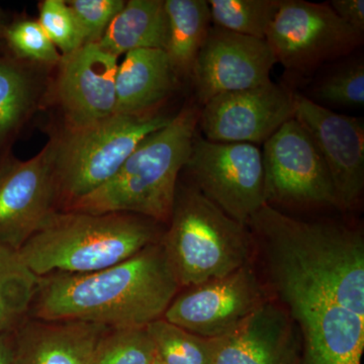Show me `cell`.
Masks as SVG:
<instances>
[{
  "instance_id": "6da1fadb",
  "label": "cell",
  "mask_w": 364,
  "mask_h": 364,
  "mask_svg": "<svg viewBox=\"0 0 364 364\" xmlns=\"http://www.w3.org/2000/svg\"><path fill=\"white\" fill-rule=\"evenodd\" d=\"M247 227L267 284L298 329V364H361V232L336 222L294 219L267 203Z\"/></svg>"
},
{
  "instance_id": "7a4b0ae2",
  "label": "cell",
  "mask_w": 364,
  "mask_h": 364,
  "mask_svg": "<svg viewBox=\"0 0 364 364\" xmlns=\"http://www.w3.org/2000/svg\"><path fill=\"white\" fill-rule=\"evenodd\" d=\"M181 289L161 242L98 272L41 277L30 317L80 321L112 329L163 318Z\"/></svg>"
},
{
  "instance_id": "3957f363",
  "label": "cell",
  "mask_w": 364,
  "mask_h": 364,
  "mask_svg": "<svg viewBox=\"0 0 364 364\" xmlns=\"http://www.w3.org/2000/svg\"><path fill=\"white\" fill-rule=\"evenodd\" d=\"M200 109L186 105L166 126L136 146L107 183L70 203L68 210L88 214H132L168 223L178 176L198 133Z\"/></svg>"
},
{
  "instance_id": "277c9868",
  "label": "cell",
  "mask_w": 364,
  "mask_h": 364,
  "mask_svg": "<svg viewBox=\"0 0 364 364\" xmlns=\"http://www.w3.org/2000/svg\"><path fill=\"white\" fill-rule=\"evenodd\" d=\"M158 223L132 214L55 212L20 249L38 277L114 267L162 238Z\"/></svg>"
},
{
  "instance_id": "5b68a950",
  "label": "cell",
  "mask_w": 364,
  "mask_h": 364,
  "mask_svg": "<svg viewBox=\"0 0 364 364\" xmlns=\"http://www.w3.org/2000/svg\"><path fill=\"white\" fill-rule=\"evenodd\" d=\"M161 244L181 287L200 286L250 264L252 235L195 186L177 184Z\"/></svg>"
},
{
  "instance_id": "8992f818",
  "label": "cell",
  "mask_w": 364,
  "mask_h": 364,
  "mask_svg": "<svg viewBox=\"0 0 364 364\" xmlns=\"http://www.w3.org/2000/svg\"><path fill=\"white\" fill-rule=\"evenodd\" d=\"M172 117L161 114H116L79 129H67L54 142L59 196L69 205L107 183L136 146Z\"/></svg>"
},
{
  "instance_id": "52a82bcc",
  "label": "cell",
  "mask_w": 364,
  "mask_h": 364,
  "mask_svg": "<svg viewBox=\"0 0 364 364\" xmlns=\"http://www.w3.org/2000/svg\"><path fill=\"white\" fill-rule=\"evenodd\" d=\"M265 41L277 63L304 75L350 55L363 44V33L345 23L329 4L282 0Z\"/></svg>"
},
{
  "instance_id": "ba28073f",
  "label": "cell",
  "mask_w": 364,
  "mask_h": 364,
  "mask_svg": "<svg viewBox=\"0 0 364 364\" xmlns=\"http://www.w3.org/2000/svg\"><path fill=\"white\" fill-rule=\"evenodd\" d=\"M184 168L193 186L241 224L265 205L262 153L253 144L212 142L196 133Z\"/></svg>"
},
{
  "instance_id": "9c48e42d",
  "label": "cell",
  "mask_w": 364,
  "mask_h": 364,
  "mask_svg": "<svg viewBox=\"0 0 364 364\" xmlns=\"http://www.w3.org/2000/svg\"><path fill=\"white\" fill-rule=\"evenodd\" d=\"M265 203L289 207H334L336 193L324 160L296 119L263 143Z\"/></svg>"
},
{
  "instance_id": "30bf717a",
  "label": "cell",
  "mask_w": 364,
  "mask_h": 364,
  "mask_svg": "<svg viewBox=\"0 0 364 364\" xmlns=\"http://www.w3.org/2000/svg\"><path fill=\"white\" fill-rule=\"evenodd\" d=\"M267 299L250 263L221 279L188 287L173 299L163 318L198 336L219 338L234 331Z\"/></svg>"
},
{
  "instance_id": "8fae6325",
  "label": "cell",
  "mask_w": 364,
  "mask_h": 364,
  "mask_svg": "<svg viewBox=\"0 0 364 364\" xmlns=\"http://www.w3.org/2000/svg\"><path fill=\"white\" fill-rule=\"evenodd\" d=\"M54 142L26 161L0 163V244L20 251L56 210Z\"/></svg>"
},
{
  "instance_id": "7c38bea8",
  "label": "cell",
  "mask_w": 364,
  "mask_h": 364,
  "mask_svg": "<svg viewBox=\"0 0 364 364\" xmlns=\"http://www.w3.org/2000/svg\"><path fill=\"white\" fill-rule=\"evenodd\" d=\"M296 93L273 81L223 93L200 109L198 126L212 142L264 143L294 119Z\"/></svg>"
},
{
  "instance_id": "4fadbf2b",
  "label": "cell",
  "mask_w": 364,
  "mask_h": 364,
  "mask_svg": "<svg viewBox=\"0 0 364 364\" xmlns=\"http://www.w3.org/2000/svg\"><path fill=\"white\" fill-rule=\"evenodd\" d=\"M324 160L338 208L353 210L364 188V124L296 93L294 117Z\"/></svg>"
},
{
  "instance_id": "5bb4252c",
  "label": "cell",
  "mask_w": 364,
  "mask_h": 364,
  "mask_svg": "<svg viewBox=\"0 0 364 364\" xmlns=\"http://www.w3.org/2000/svg\"><path fill=\"white\" fill-rule=\"evenodd\" d=\"M275 63L267 41L212 26L191 71L196 100L205 105L223 93L265 85Z\"/></svg>"
},
{
  "instance_id": "9a60e30c",
  "label": "cell",
  "mask_w": 364,
  "mask_h": 364,
  "mask_svg": "<svg viewBox=\"0 0 364 364\" xmlns=\"http://www.w3.org/2000/svg\"><path fill=\"white\" fill-rule=\"evenodd\" d=\"M117 58L97 44L62 57L57 95L67 129L83 128L117 114Z\"/></svg>"
},
{
  "instance_id": "2e32d148",
  "label": "cell",
  "mask_w": 364,
  "mask_h": 364,
  "mask_svg": "<svg viewBox=\"0 0 364 364\" xmlns=\"http://www.w3.org/2000/svg\"><path fill=\"white\" fill-rule=\"evenodd\" d=\"M215 340L210 364H298L301 353L296 325L284 306L270 299Z\"/></svg>"
},
{
  "instance_id": "e0dca14e",
  "label": "cell",
  "mask_w": 364,
  "mask_h": 364,
  "mask_svg": "<svg viewBox=\"0 0 364 364\" xmlns=\"http://www.w3.org/2000/svg\"><path fill=\"white\" fill-rule=\"evenodd\" d=\"M107 329L80 321L28 317L14 332V364H91Z\"/></svg>"
},
{
  "instance_id": "ac0fdd59",
  "label": "cell",
  "mask_w": 364,
  "mask_h": 364,
  "mask_svg": "<svg viewBox=\"0 0 364 364\" xmlns=\"http://www.w3.org/2000/svg\"><path fill=\"white\" fill-rule=\"evenodd\" d=\"M177 75L168 55L161 49L127 53L117 67V114L144 116L167 98Z\"/></svg>"
},
{
  "instance_id": "d6986e66",
  "label": "cell",
  "mask_w": 364,
  "mask_h": 364,
  "mask_svg": "<svg viewBox=\"0 0 364 364\" xmlns=\"http://www.w3.org/2000/svg\"><path fill=\"white\" fill-rule=\"evenodd\" d=\"M168 21L163 0H130L97 45L119 57L139 49H166Z\"/></svg>"
},
{
  "instance_id": "ffe728a7",
  "label": "cell",
  "mask_w": 364,
  "mask_h": 364,
  "mask_svg": "<svg viewBox=\"0 0 364 364\" xmlns=\"http://www.w3.org/2000/svg\"><path fill=\"white\" fill-rule=\"evenodd\" d=\"M168 40L165 52L177 77H191L193 64L212 26L207 0H165Z\"/></svg>"
},
{
  "instance_id": "44dd1931",
  "label": "cell",
  "mask_w": 364,
  "mask_h": 364,
  "mask_svg": "<svg viewBox=\"0 0 364 364\" xmlns=\"http://www.w3.org/2000/svg\"><path fill=\"white\" fill-rule=\"evenodd\" d=\"M39 279L18 251L0 244V334L14 333L30 317Z\"/></svg>"
},
{
  "instance_id": "7402d4cb",
  "label": "cell",
  "mask_w": 364,
  "mask_h": 364,
  "mask_svg": "<svg viewBox=\"0 0 364 364\" xmlns=\"http://www.w3.org/2000/svg\"><path fill=\"white\" fill-rule=\"evenodd\" d=\"M282 0H210V18L217 28L265 40Z\"/></svg>"
},
{
  "instance_id": "603a6c76",
  "label": "cell",
  "mask_w": 364,
  "mask_h": 364,
  "mask_svg": "<svg viewBox=\"0 0 364 364\" xmlns=\"http://www.w3.org/2000/svg\"><path fill=\"white\" fill-rule=\"evenodd\" d=\"M162 364H210L215 338H205L172 324L165 318L146 327Z\"/></svg>"
},
{
  "instance_id": "cb8c5ba5",
  "label": "cell",
  "mask_w": 364,
  "mask_h": 364,
  "mask_svg": "<svg viewBox=\"0 0 364 364\" xmlns=\"http://www.w3.org/2000/svg\"><path fill=\"white\" fill-rule=\"evenodd\" d=\"M156 349L146 328H107L98 340L91 364H154Z\"/></svg>"
},
{
  "instance_id": "d4e9b609",
  "label": "cell",
  "mask_w": 364,
  "mask_h": 364,
  "mask_svg": "<svg viewBox=\"0 0 364 364\" xmlns=\"http://www.w3.org/2000/svg\"><path fill=\"white\" fill-rule=\"evenodd\" d=\"M33 85L26 72L0 58V146L18 129L30 111Z\"/></svg>"
},
{
  "instance_id": "484cf974",
  "label": "cell",
  "mask_w": 364,
  "mask_h": 364,
  "mask_svg": "<svg viewBox=\"0 0 364 364\" xmlns=\"http://www.w3.org/2000/svg\"><path fill=\"white\" fill-rule=\"evenodd\" d=\"M318 102L342 107L364 105V61L363 57L342 60L314 86Z\"/></svg>"
},
{
  "instance_id": "4316f807",
  "label": "cell",
  "mask_w": 364,
  "mask_h": 364,
  "mask_svg": "<svg viewBox=\"0 0 364 364\" xmlns=\"http://www.w3.org/2000/svg\"><path fill=\"white\" fill-rule=\"evenodd\" d=\"M2 39L18 58L55 65L62 61L61 53L55 47L39 21L20 20L7 25Z\"/></svg>"
},
{
  "instance_id": "83f0119b",
  "label": "cell",
  "mask_w": 364,
  "mask_h": 364,
  "mask_svg": "<svg viewBox=\"0 0 364 364\" xmlns=\"http://www.w3.org/2000/svg\"><path fill=\"white\" fill-rule=\"evenodd\" d=\"M40 25L62 57L85 45L82 31L65 0H44L40 4Z\"/></svg>"
},
{
  "instance_id": "f1b7e54d",
  "label": "cell",
  "mask_w": 364,
  "mask_h": 364,
  "mask_svg": "<svg viewBox=\"0 0 364 364\" xmlns=\"http://www.w3.org/2000/svg\"><path fill=\"white\" fill-rule=\"evenodd\" d=\"M77 20L86 44H97L117 14L123 0H70L67 1Z\"/></svg>"
},
{
  "instance_id": "f546056e",
  "label": "cell",
  "mask_w": 364,
  "mask_h": 364,
  "mask_svg": "<svg viewBox=\"0 0 364 364\" xmlns=\"http://www.w3.org/2000/svg\"><path fill=\"white\" fill-rule=\"evenodd\" d=\"M334 13L354 30L364 32L363 0H333L330 2Z\"/></svg>"
},
{
  "instance_id": "4dcf8cb0",
  "label": "cell",
  "mask_w": 364,
  "mask_h": 364,
  "mask_svg": "<svg viewBox=\"0 0 364 364\" xmlns=\"http://www.w3.org/2000/svg\"><path fill=\"white\" fill-rule=\"evenodd\" d=\"M14 333L0 334V364H14Z\"/></svg>"
},
{
  "instance_id": "1f68e13d",
  "label": "cell",
  "mask_w": 364,
  "mask_h": 364,
  "mask_svg": "<svg viewBox=\"0 0 364 364\" xmlns=\"http://www.w3.org/2000/svg\"><path fill=\"white\" fill-rule=\"evenodd\" d=\"M6 26V21H4V13H2L1 9H0V39H2V37H4Z\"/></svg>"
},
{
  "instance_id": "d6a6232c",
  "label": "cell",
  "mask_w": 364,
  "mask_h": 364,
  "mask_svg": "<svg viewBox=\"0 0 364 364\" xmlns=\"http://www.w3.org/2000/svg\"><path fill=\"white\" fill-rule=\"evenodd\" d=\"M154 364H162L161 363H160L159 360H158V358H157V360H156V363H155Z\"/></svg>"
}]
</instances>
